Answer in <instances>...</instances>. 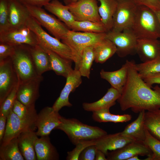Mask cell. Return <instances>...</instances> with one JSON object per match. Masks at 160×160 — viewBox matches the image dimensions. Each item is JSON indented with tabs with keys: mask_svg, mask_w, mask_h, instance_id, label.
Wrapping results in <instances>:
<instances>
[{
	"mask_svg": "<svg viewBox=\"0 0 160 160\" xmlns=\"http://www.w3.org/2000/svg\"><path fill=\"white\" fill-rule=\"evenodd\" d=\"M38 136L33 130L23 132L17 136L19 149L25 160H37L35 143Z\"/></svg>",
	"mask_w": 160,
	"mask_h": 160,
	"instance_id": "44dd1931",
	"label": "cell"
},
{
	"mask_svg": "<svg viewBox=\"0 0 160 160\" xmlns=\"http://www.w3.org/2000/svg\"><path fill=\"white\" fill-rule=\"evenodd\" d=\"M137 39L160 38V23L151 8L138 5L133 24L129 29Z\"/></svg>",
	"mask_w": 160,
	"mask_h": 160,
	"instance_id": "3957f363",
	"label": "cell"
},
{
	"mask_svg": "<svg viewBox=\"0 0 160 160\" xmlns=\"http://www.w3.org/2000/svg\"><path fill=\"white\" fill-rule=\"evenodd\" d=\"M26 26L35 34L38 44L41 47L52 51L65 59L73 61L71 52L68 47L48 34L31 15L27 20Z\"/></svg>",
	"mask_w": 160,
	"mask_h": 160,
	"instance_id": "5b68a950",
	"label": "cell"
},
{
	"mask_svg": "<svg viewBox=\"0 0 160 160\" xmlns=\"http://www.w3.org/2000/svg\"><path fill=\"white\" fill-rule=\"evenodd\" d=\"M12 110L18 117L23 119L36 117L37 115L35 105L26 106L16 99L14 103Z\"/></svg>",
	"mask_w": 160,
	"mask_h": 160,
	"instance_id": "74e56055",
	"label": "cell"
},
{
	"mask_svg": "<svg viewBox=\"0 0 160 160\" xmlns=\"http://www.w3.org/2000/svg\"><path fill=\"white\" fill-rule=\"evenodd\" d=\"M113 18L111 30L122 32L130 29L135 16L138 6L132 0H119Z\"/></svg>",
	"mask_w": 160,
	"mask_h": 160,
	"instance_id": "ba28073f",
	"label": "cell"
},
{
	"mask_svg": "<svg viewBox=\"0 0 160 160\" xmlns=\"http://www.w3.org/2000/svg\"><path fill=\"white\" fill-rule=\"evenodd\" d=\"M36 117L21 119L12 109L7 117L5 131L0 145L6 144L23 132L29 130L35 131L37 129L36 125Z\"/></svg>",
	"mask_w": 160,
	"mask_h": 160,
	"instance_id": "30bf717a",
	"label": "cell"
},
{
	"mask_svg": "<svg viewBox=\"0 0 160 160\" xmlns=\"http://www.w3.org/2000/svg\"><path fill=\"white\" fill-rule=\"evenodd\" d=\"M95 60L93 45L86 47L83 51L78 70L81 76L89 78L90 69Z\"/></svg>",
	"mask_w": 160,
	"mask_h": 160,
	"instance_id": "e575fe53",
	"label": "cell"
},
{
	"mask_svg": "<svg viewBox=\"0 0 160 160\" xmlns=\"http://www.w3.org/2000/svg\"><path fill=\"white\" fill-rule=\"evenodd\" d=\"M7 117L0 115V143L3 139L6 129Z\"/></svg>",
	"mask_w": 160,
	"mask_h": 160,
	"instance_id": "7dc6e473",
	"label": "cell"
},
{
	"mask_svg": "<svg viewBox=\"0 0 160 160\" xmlns=\"http://www.w3.org/2000/svg\"><path fill=\"white\" fill-rule=\"evenodd\" d=\"M121 95V93L117 90L111 87L100 99L92 103H83L82 107L85 110L92 112L102 109H110L115 105L116 101Z\"/></svg>",
	"mask_w": 160,
	"mask_h": 160,
	"instance_id": "7402d4cb",
	"label": "cell"
},
{
	"mask_svg": "<svg viewBox=\"0 0 160 160\" xmlns=\"http://www.w3.org/2000/svg\"><path fill=\"white\" fill-rule=\"evenodd\" d=\"M45 9L56 16L70 28L75 21L74 17L67 6L63 5L58 0H52L44 6Z\"/></svg>",
	"mask_w": 160,
	"mask_h": 160,
	"instance_id": "83f0119b",
	"label": "cell"
},
{
	"mask_svg": "<svg viewBox=\"0 0 160 160\" xmlns=\"http://www.w3.org/2000/svg\"><path fill=\"white\" fill-rule=\"evenodd\" d=\"M61 121L55 129L64 132L75 145L81 143L96 141L107 134L100 128L85 124L76 119L61 116Z\"/></svg>",
	"mask_w": 160,
	"mask_h": 160,
	"instance_id": "7a4b0ae2",
	"label": "cell"
},
{
	"mask_svg": "<svg viewBox=\"0 0 160 160\" xmlns=\"http://www.w3.org/2000/svg\"><path fill=\"white\" fill-rule=\"evenodd\" d=\"M35 149L37 160H56L59 159L58 153L51 143L49 136L38 137L35 143Z\"/></svg>",
	"mask_w": 160,
	"mask_h": 160,
	"instance_id": "603a6c76",
	"label": "cell"
},
{
	"mask_svg": "<svg viewBox=\"0 0 160 160\" xmlns=\"http://www.w3.org/2000/svg\"><path fill=\"white\" fill-rule=\"evenodd\" d=\"M100 3L98 12L101 22L105 25L108 31L113 27V18L118 4L117 0H97Z\"/></svg>",
	"mask_w": 160,
	"mask_h": 160,
	"instance_id": "f1b7e54d",
	"label": "cell"
},
{
	"mask_svg": "<svg viewBox=\"0 0 160 160\" xmlns=\"http://www.w3.org/2000/svg\"><path fill=\"white\" fill-rule=\"evenodd\" d=\"M145 112V111H143L139 112L137 118L127 125L121 132V134L133 141L144 142L145 138L144 120Z\"/></svg>",
	"mask_w": 160,
	"mask_h": 160,
	"instance_id": "d4e9b609",
	"label": "cell"
},
{
	"mask_svg": "<svg viewBox=\"0 0 160 160\" xmlns=\"http://www.w3.org/2000/svg\"><path fill=\"white\" fill-rule=\"evenodd\" d=\"M136 69L143 79L160 73V55L156 58L145 62L135 64Z\"/></svg>",
	"mask_w": 160,
	"mask_h": 160,
	"instance_id": "d590c367",
	"label": "cell"
},
{
	"mask_svg": "<svg viewBox=\"0 0 160 160\" xmlns=\"http://www.w3.org/2000/svg\"><path fill=\"white\" fill-rule=\"evenodd\" d=\"M144 120L145 128L153 136L160 140V109L145 112Z\"/></svg>",
	"mask_w": 160,
	"mask_h": 160,
	"instance_id": "4dcf8cb0",
	"label": "cell"
},
{
	"mask_svg": "<svg viewBox=\"0 0 160 160\" xmlns=\"http://www.w3.org/2000/svg\"></svg>",
	"mask_w": 160,
	"mask_h": 160,
	"instance_id": "db71d44e",
	"label": "cell"
},
{
	"mask_svg": "<svg viewBox=\"0 0 160 160\" xmlns=\"http://www.w3.org/2000/svg\"><path fill=\"white\" fill-rule=\"evenodd\" d=\"M98 149L95 144L86 147L81 152L79 158V160H94Z\"/></svg>",
	"mask_w": 160,
	"mask_h": 160,
	"instance_id": "7bdbcfd3",
	"label": "cell"
},
{
	"mask_svg": "<svg viewBox=\"0 0 160 160\" xmlns=\"http://www.w3.org/2000/svg\"><path fill=\"white\" fill-rule=\"evenodd\" d=\"M43 79L41 75L20 82L16 99L26 106L35 105L36 101L39 96V86Z\"/></svg>",
	"mask_w": 160,
	"mask_h": 160,
	"instance_id": "9a60e30c",
	"label": "cell"
},
{
	"mask_svg": "<svg viewBox=\"0 0 160 160\" xmlns=\"http://www.w3.org/2000/svg\"><path fill=\"white\" fill-rule=\"evenodd\" d=\"M140 159L138 157V155H136L132 156L129 159L127 160H140Z\"/></svg>",
	"mask_w": 160,
	"mask_h": 160,
	"instance_id": "816d5d0a",
	"label": "cell"
},
{
	"mask_svg": "<svg viewBox=\"0 0 160 160\" xmlns=\"http://www.w3.org/2000/svg\"><path fill=\"white\" fill-rule=\"evenodd\" d=\"M95 141L80 143L76 145V147L72 151L67 152L66 159L67 160H78L79 158L82 151L87 146L95 144Z\"/></svg>",
	"mask_w": 160,
	"mask_h": 160,
	"instance_id": "60d3db41",
	"label": "cell"
},
{
	"mask_svg": "<svg viewBox=\"0 0 160 160\" xmlns=\"http://www.w3.org/2000/svg\"><path fill=\"white\" fill-rule=\"evenodd\" d=\"M25 6L42 7L52 0H18Z\"/></svg>",
	"mask_w": 160,
	"mask_h": 160,
	"instance_id": "f6af8a7d",
	"label": "cell"
},
{
	"mask_svg": "<svg viewBox=\"0 0 160 160\" xmlns=\"http://www.w3.org/2000/svg\"><path fill=\"white\" fill-rule=\"evenodd\" d=\"M106 38L116 47V53L121 57L136 53L137 39L129 29L122 32L111 30L106 33Z\"/></svg>",
	"mask_w": 160,
	"mask_h": 160,
	"instance_id": "9c48e42d",
	"label": "cell"
},
{
	"mask_svg": "<svg viewBox=\"0 0 160 160\" xmlns=\"http://www.w3.org/2000/svg\"><path fill=\"white\" fill-rule=\"evenodd\" d=\"M106 33H95L80 32L69 30L62 42L70 49L74 70H78L81 55L86 47L94 45L106 37Z\"/></svg>",
	"mask_w": 160,
	"mask_h": 160,
	"instance_id": "277c9868",
	"label": "cell"
},
{
	"mask_svg": "<svg viewBox=\"0 0 160 160\" xmlns=\"http://www.w3.org/2000/svg\"><path fill=\"white\" fill-rule=\"evenodd\" d=\"M128 76L126 83L117 101L121 110L131 108L137 113L143 111L160 109V87L148 86L140 75L135 68V61L127 60Z\"/></svg>",
	"mask_w": 160,
	"mask_h": 160,
	"instance_id": "6da1fadb",
	"label": "cell"
},
{
	"mask_svg": "<svg viewBox=\"0 0 160 160\" xmlns=\"http://www.w3.org/2000/svg\"><path fill=\"white\" fill-rule=\"evenodd\" d=\"M143 79L148 86L153 88V84H160V73L150 75Z\"/></svg>",
	"mask_w": 160,
	"mask_h": 160,
	"instance_id": "bcb514c9",
	"label": "cell"
},
{
	"mask_svg": "<svg viewBox=\"0 0 160 160\" xmlns=\"http://www.w3.org/2000/svg\"><path fill=\"white\" fill-rule=\"evenodd\" d=\"M81 76L79 71L74 69L67 77L64 88L52 107L55 111L58 112L64 107L72 106L69 101V96L71 93L74 92L82 83Z\"/></svg>",
	"mask_w": 160,
	"mask_h": 160,
	"instance_id": "e0dca14e",
	"label": "cell"
},
{
	"mask_svg": "<svg viewBox=\"0 0 160 160\" xmlns=\"http://www.w3.org/2000/svg\"><path fill=\"white\" fill-rule=\"evenodd\" d=\"M41 47L49 56L51 70L54 71L57 75L66 78L74 70L72 68V62L63 58L50 50Z\"/></svg>",
	"mask_w": 160,
	"mask_h": 160,
	"instance_id": "484cf974",
	"label": "cell"
},
{
	"mask_svg": "<svg viewBox=\"0 0 160 160\" xmlns=\"http://www.w3.org/2000/svg\"><path fill=\"white\" fill-rule=\"evenodd\" d=\"M9 0H0V33L9 28L8 21Z\"/></svg>",
	"mask_w": 160,
	"mask_h": 160,
	"instance_id": "ab89813d",
	"label": "cell"
},
{
	"mask_svg": "<svg viewBox=\"0 0 160 160\" xmlns=\"http://www.w3.org/2000/svg\"><path fill=\"white\" fill-rule=\"evenodd\" d=\"M19 81L11 57L0 60V105Z\"/></svg>",
	"mask_w": 160,
	"mask_h": 160,
	"instance_id": "7c38bea8",
	"label": "cell"
},
{
	"mask_svg": "<svg viewBox=\"0 0 160 160\" xmlns=\"http://www.w3.org/2000/svg\"><path fill=\"white\" fill-rule=\"evenodd\" d=\"M31 15L26 6L18 0H9V29L19 28L26 26L27 22Z\"/></svg>",
	"mask_w": 160,
	"mask_h": 160,
	"instance_id": "ac0fdd59",
	"label": "cell"
},
{
	"mask_svg": "<svg viewBox=\"0 0 160 160\" xmlns=\"http://www.w3.org/2000/svg\"><path fill=\"white\" fill-rule=\"evenodd\" d=\"M158 0L160 2V0Z\"/></svg>",
	"mask_w": 160,
	"mask_h": 160,
	"instance_id": "f5cc1de1",
	"label": "cell"
},
{
	"mask_svg": "<svg viewBox=\"0 0 160 160\" xmlns=\"http://www.w3.org/2000/svg\"><path fill=\"white\" fill-rule=\"evenodd\" d=\"M133 140L129 137L123 135L121 132L114 134H108L96 140L95 145L98 149L106 156L108 151H114L123 147Z\"/></svg>",
	"mask_w": 160,
	"mask_h": 160,
	"instance_id": "ffe728a7",
	"label": "cell"
},
{
	"mask_svg": "<svg viewBox=\"0 0 160 160\" xmlns=\"http://www.w3.org/2000/svg\"><path fill=\"white\" fill-rule=\"evenodd\" d=\"M145 133L144 143L151 149L152 154L145 160H160V140L153 136L145 128Z\"/></svg>",
	"mask_w": 160,
	"mask_h": 160,
	"instance_id": "8d00e7d4",
	"label": "cell"
},
{
	"mask_svg": "<svg viewBox=\"0 0 160 160\" xmlns=\"http://www.w3.org/2000/svg\"><path fill=\"white\" fill-rule=\"evenodd\" d=\"M0 42L14 46L25 44L33 46L38 44L35 34L27 26L10 28L0 33Z\"/></svg>",
	"mask_w": 160,
	"mask_h": 160,
	"instance_id": "5bb4252c",
	"label": "cell"
},
{
	"mask_svg": "<svg viewBox=\"0 0 160 160\" xmlns=\"http://www.w3.org/2000/svg\"><path fill=\"white\" fill-rule=\"evenodd\" d=\"M101 78L107 81L111 87L121 94L127 79L128 65L127 62L119 69L113 71H107L102 69L100 72Z\"/></svg>",
	"mask_w": 160,
	"mask_h": 160,
	"instance_id": "cb8c5ba5",
	"label": "cell"
},
{
	"mask_svg": "<svg viewBox=\"0 0 160 160\" xmlns=\"http://www.w3.org/2000/svg\"><path fill=\"white\" fill-rule=\"evenodd\" d=\"M137 5H143L152 9L160 8V2L158 0H132Z\"/></svg>",
	"mask_w": 160,
	"mask_h": 160,
	"instance_id": "ee69618b",
	"label": "cell"
},
{
	"mask_svg": "<svg viewBox=\"0 0 160 160\" xmlns=\"http://www.w3.org/2000/svg\"><path fill=\"white\" fill-rule=\"evenodd\" d=\"M136 53L143 62L156 58L160 55V41L151 38L137 39Z\"/></svg>",
	"mask_w": 160,
	"mask_h": 160,
	"instance_id": "d6986e66",
	"label": "cell"
},
{
	"mask_svg": "<svg viewBox=\"0 0 160 160\" xmlns=\"http://www.w3.org/2000/svg\"><path fill=\"white\" fill-rule=\"evenodd\" d=\"M0 160H25L19 149L17 137L12 139L5 145H0Z\"/></svg>",
	"mask_w": 160,
	"mask_h": 160,
	"instance_id": "1f68e13d",
	"label": "cell"
},
{
	"mask_svg": "<svg viewBox=\"0 0 160 160\" xmlns=\"http://www.w3.org/2000/svg\"><path fill=\"white\" fill-rule=\"evenodd\" d=\"M66 5L75 2L79 0H63Z\"/></svg>",
	"mask_w": 160,
	"mask_h": 160,
	"instance_id": "f907efd6",
	"label": "cell"
},
{
	"mask_svg": "<svg viewBox=\"0 0 160 160\" xmlns=\"http://www.w3.org/2000/svg\"><path fill=\"white\" fill-rule=\"evenodd\" d=\"M30 15L57 39H62L70 30L64 23L42 7L26 6Z\"/></svg>",
	"mask_w": 160,
	"mask_h": 160,
	"instance_id": "52a82bcc",
	"label": "cell"
},
{
	"mask_svg": "<svg viewBox=\"0 0 160 160\" xmlns=\"http://www.w3.org/2000/svg\"><path fill=\"white\" fill-rule=\"evenodd\" d=\"M11 58L20 82L40 76L33 59L30 46L25 44L15 46V52Z\"/></svg>",
	"mask_w": 160,
	"mask_h": 160,
	"instance_id": "8992f818",
	"label": "cell"
},
{
	"mask_svg": "<svg viewBox=\"0 0 160 160\" xmlns=\"http://www.w3.org/2000/svg\"><path fill=\"white\" fill-rule=\"evenodd\" d=\"M95 62L101 64L105 62L116 53L115 44L106 38L93 45Z\"/></svg>",
	"mask_w": 160,
	"mask_h": 160,
	"instance_id": "4316f807",
	"label": "cell"
},
{
	"mask_svg": "<svg viewBox=\"0 0 160 160\" xmlns=\"http://www.w3.org/2000/svg\"><path fill=\"white\" fill-rule=\"evenodd\" d=\"M15 46L0 42V60L11 57L14 55Z\"/></svg>",
	"mask_w": 160,
	"mask_h": 160,
	"instance_id": "b9f144b4",
	"label": "cell"
},
{
	"mask_svg": "<svg viewBox=\"0 0 160 160\" xmlns=\"http://www.w3.org/2000/svg\"><path fill=\"white\" fill-rule=\"evenodd\" d=\"M61 116L52 107L47 106L37 114L36 121L38 136H49L61 123Z\"/></svg>",
	"mask_w": 160,
	"mask_h": 160,
	"instance_id": "4fadbf2b",
	"label": "cell"
},
{
	"mask_svg": "<svg viewBox=\"0 0 160 160\" xmlns=\"http://www.w3.org/2000/svg\"><path fill=\"white\" fill-rule=\"evenodd\" d=\"M92 117L98 122H112L114 123L129 121L131 119L132 116L129 114L116 115L109 112V109H105L93 112Z\"/></svg>",
	"mask_w": 160,
	"mask_h": 160,
	"instance_id": "d6a6232c",
	"label": "cell"
},
{
	"mask_svg": "<svg viewBox=\"0 0 160 160\" xmlns=\"http://www.w3.org/2000/svg\"><path fill=\"white\" fill-rule=\"evenodd\" d=\"M19 80L10 92L8 95L0 105V115L7 117L16 99L17 93L19 84Z\"/></svg>",
	"mask_w": 160,
	"mask_h": 160,
	"instance_id": "f35d334b",
	"label": "cell"
},
{
	"mask_svg": "<svg viewBox=\"0 0 160 160\" xmlns=\"http://www.w3.org/2000/svg\"><path fill=\"white\" fill-rule=\"evenodd\" d=\"M31 53L38 73L41 76L44 72L51 70L49 56L39 44L30 46Z\"/></svg>",
	"mask_w": 160,
	"mask_h": 160,
	"instance_id": "f546056e",
	"label": "cell"
},
{
	"mask_svg": "<svg viewBox=\"0 0 160 160\" xmlns=\"http://www.w3.org/2000/svg\"><path fill=\"white\" fill-rule=\"evenodd\" d=\"M67 6L75 20L101 22L97 0H79Z\"/></svg>",
	"mask_w": 160,
	"mask_h": 160,
	"instance_id": "8fae6325",
	"label": "cell"
},
{
	"mask_svg": "<svg viewBox=\"0 0 160 160\" xmlns=\"http://www.w3.org/2000/svg\"><path fill=\"white\" fill-rule=\"evenodd\" d=\"M95 160H107L105 154L98 149L95 155Z\"/></svg>",
	"mask_w": 160,
	"mask_h": 160,
	"instance_id": "c3c4849f",
	"label": "cell"
},
{
	"mask_svg": "<svg viewBox=\"0 0 160 160\" xmlns=\"http://www.w3.org/2000/svg\"><path fill=\"white\" fill-rule=\"evenodd\" d=\"M152 152L144 142L132 141L118 149L108 152L106 156L107 160H127L136 155H151Z\"/></svg>",
	"mask_w": 160,
	"mask_h": 160,
	"instance_id": "2e32d148",
	"label": "cell"
},
{
	"mask_svg": "<svg viewBox=\"0 0 160 160\" xmlns=\"http://www.w3.org/2000/svg\"><path fill=\"white\" fill-rule=\"evenodd\" d=\"M152 9L157 15L160 23V8H155Z\"/></svg>",
	"mask_w": 160,
	"mask_h": 160,
	"instance_id": "681fc988",
	"label": "cell"
},
{
	"mask_svg": "<svg viewBox=\"0 0 160 160\" xmlns=\"http://www.w3.org/2000/svg\"><path fill=\"white\" fill-rule=\"evenodd\" d=\"M70 28L74 31L92 33H104L108 31L105 26L101 22L75 20Z\"/></svg>",
	"mask_w": 160,
	"mask_h": 160,
	"instance_id": "836d02e7",
	"label": "cell"
}]
</instances>
